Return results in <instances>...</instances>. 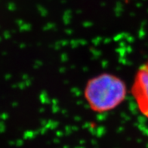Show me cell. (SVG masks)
Returning <instances> with one entry per match:
<instances>
[{"label": "cell", "mask_w": 148, "mask_h": 148, "mask_svg": "<svg viewBox=\"0 0 148 148\" xmlns=\"http://www.w3.org/2000/svg\"><path fill=\"white\" fill-rule=\"evenodd\" d=\"M126 95V86L113 74L103 73L88 82L85 97L92 110L103 113L115 109Z\"/></svg>", "instance_id": "cell-1"}, {"label": "cell", "mask_w": 148, "mask_h": 148, "mask_svg": "<svg viewBox=\"0 0 148 148\" xmlns=\"http://www.w3.org/2000/svg\"><path fill=\"white\" fill-rule=\"evenodd\" d=\"M132 94L140 112L148 118V62L137 73Z\"/></svg>", "instance_id": "cell-2"}]
</instances>
